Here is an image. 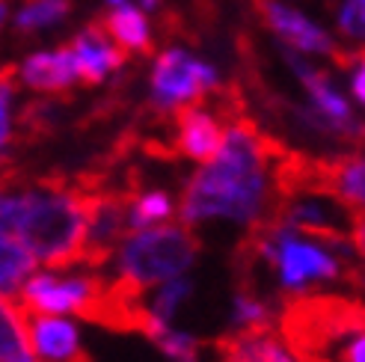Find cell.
Returning a JSON list of instances; mask_svg holds the SVG:
<instances>
[{
  "label": "cell",
  "mask_w": 365,
  "mask_h": 362,
  "mask_svg": "<svg viewBox=\"0 0 365 362\" xmlns=\"http://www.w3.org/2000/svg\"><path fill=\"white\" fill-rule=\"evenodd\" d=\"M285 152L255 119H232L217 157L199 167L185 185L175 205L178 223L196 229L208 220H232L247 232L267 223L277 205L270 172Z\"/></svg>",
  "instance_id": "cell-1"
},
{
  "label": "cell",
  "mask_w": 365,
  "mask_h": 362,
  "mask_svg": "<svg viewBox=\"0 0 365 362\" xmlns=\"http://www.w3.org/2000/svg\"><path fill=\"white\" fill-rule=\"evenodd\" d=\"M21 220L15 238L21 241L36 264L45 270H68L83 264L86 241V196L81 185L66 178H42L36 187L21 193Z\"/></svg>",
  "instance_id": "cell-2"
},
{
  "label": "cell",
  "mask_w": 365,
  "mask_h": 362,
  "mask_svg": "<svg viewBox=\"0 0 365 362\" xmlns=\"http://www.w3.org/2000/svg\"><path fill=\"white\" fill-rule=\"evenodd\" d=\"M247 247L252 259L264 262L273 270L279 291L288 297H306L312 288L348 276V262L339 259L330 244L321 238H309L273 217L250 229Z\"/></svg>",
  "instance_id": "cell-3"
},
{
  "label": "cell",
  "mask_w": 365,
  "mask_h": 362,
  "mask_svg": "<svg viewBox=\"0 0 365 362\" xmlns=\"http://www.w3.org/2000/svg\"><path fill=\"white\" fill-rule=\"evenodd\" d=\"M199 249L202 244L193 229L181 223L128 232L110 259L116 264V288L140 297L143 291H152L170 279L187 276L199 259Z\"/></svg>",
  "instance_id": "cell-4"
},
{
  "label": "cell",
  "mask_w": 365,
  "mask_h": 362,
  "mask_svg": "<svg viewBox=\"0 0 365 362\" xmlns=\"http://www.w3.org/2000/svg\"><path fill=\"white\" fill-rule=\"evenodd\" d=\"M21 303L30 315L53 318H101L107 312V285L93 274H63L42 270L21 285Z\"/></svg>",
  "instance_id": "cell-5"
},
{
  "label": "cell",
  "mask_w": 365,
  "mask_h": 362,
  "mask_svg": "<svg viewBox=\"0 0 365 362\" xmlns=\"http://www.w3.org/2000/svg\"><path fill=\"white\" fill-rule=\"evenodd\" d=\"M220 86L208 63L193 60L185 48H167L155 60L152 71V107L173 113L181 104L199 107L211 89Z\"/></svg>",
  "instance_id": "cell-6"
},
{
  "label": "cell",
  "mask_w": 365,
  "mask_h": 362,
  "mask_svg": "<svg viewBox=\"0 0 365 362\" xmlns=\"http://www.w3.org/2000/svg\"><path fill=\"white\" fill-rule=\"evenodd\" d=\"M259 15L264 18V24L285 39V48H300V51H312V53H327L333 57V63L339 68H354L356 63V51H339V45L327 36L321 27H315L309 18H303L300 12H294L291 6L279 4V0H262L255 4Z\"/></svg>",
  "instance_id": "cell-7"
},
{
  "label": "cell",
  "mask_w": 365,
  "mask_h": 362,
  "mask_svg": "<svg viewBox=\"0 0 365 362\" xmlns=\"http://www.w3.org/2000/svg\"><path fill=\"white\" fill-rule=\"evenodd\" d=\"M71 60H75V71L78 81L83 86H96L107 78V71L122 68L128 63V53L107 36V30L101 27V18L89 21L86 30H81L68 45Z\"/></svg>",
  "instance_id": "cell-8"
},
{
  "label": "cell",
  "mask_w": 365,
  "mask_h": 362,
  "mask_svg": "<svg viewBox=\"0 0 365 362\" xmlns=\"http://www.w3.org/2000/svg\"><path fill=\"white\" fill-rule=\"evenodd\" d=\"M173 122H175V152L185 155L196 164H208V160L217 157L223 146V134L226 128L217 116L205 113L202 107H193V104H181L173 110Z\"/></svg>",
  "instance_id": "cell-9"
},
{
  "label": "cell",
  "mask_w": 365,
  "mask_h": 362,
  "mask_svg": "<svg viewBox=\"0 0 365 362\" xmlns=\"http://www.w3.org/2000/svg\"><path fill=\"white\" fill-rule=\"evenodd\" d=\"M27 336L36 362H83V336L71 318L30 315Z\"/></svg>",
  "instance_id": "cell-10"
},
{
  "label": "cell",
  "mask_w": 365,
  "mask_h": 362,
  "mask_svg": "<svg viewBox=\"0 0 365 362\" xmlns=\"http://www.w3.org/2000/svg\"><path fill=\"white\" fill-rule=\"evenodd\" d=\"M18 78H21L30 89L36 93H68L78 81L75 71V60H71L68 45L51 51V53H30L24 60V66L18 68Z\"/></svg>",
  "instance_id": "cell-11"
},
{
  "label": "cell",
  "mask_w": 365,
  "mask_h": 362,
  "mask_svg": "<svg viewBox=\"0 0 365 362\" xmlns=\"http://www.w3.org/2000/svg\"><path fill=\"white\" fill-rule=\"evenodd\" d=\"M193 297V279L190 276H178L170 279L158 288H152L145 303H140L137 309V324L143 330L149 327H173V321L178 312L185 309V303Z\"/></svg>",
  "instance_id": "cell-12"
},
{
  "label": "cell",
  "mask_w": 365,
  "mask_h": 362,
  "mask_svg": "<svg viewBox=\"0 0 365 362\" xmlns=\"http://www.w3.org/2000/svg\"><path fill=\"white\" fill-rule=\"evenodd\" d=\"M101 27L107 30V36L128 53V51H137V53H149L155 51L152 42V33H149V21L137 6H119L110 15L101 18Z\"/></svg>",
  "instance_id": "cell-13"
},
{
  "label": "cell",
  "mask_w": 365,
  "mask_h": 362,
  "mask_svg": "<svg viewBox=\"0 0 365 362\" xmlns=\"http://www.w3.org/2000/svg\"><path fill=\"white\" fill-rule=\"evenodd\" d=\"M273 321H277V309L259 297L250 288H238L229 306V327L235 336H255V333H270Z\"/></svg>",
  "instance_id": "cell-14"
},
{
  "label": "cell",
  "mask_w": 365,
  "mask_h": 362,
  "mask_svg": "<svg viewBox=\"0 0 365 362\" xmlns=\"http://www.w3.org/2000/svg\"><path fill=\"white\" fill-rule=\"evenodd\" d=\"M0 362H36L27 336V315L12 300H0Z\"/></svg>",
  "instance_id": "cell-15"
},
{
  "label": "cell",
  "mask_w": 365,
  "mask_h": 362,
  "mask_svg": "<svg viewBox=\"0 0 365 362\" xmlns=\"http://www.w3.org/2000/svg\"><path fill=\"white\" fill-rule=\"evenodd\" d=\"M226 362H300L282 338L270 333L235 336L226 345Z\"/></svg>",
  "instance_id": "cell-16"
},
{
  "label": "cell",
  "mask_w": 365,
  "mask_h": 362,
  "mask_svg": "<svg viewBox=\"0 0 365 362\" xmlns=\"http://www.w3.org/2000/svg\"><path fill=\"white\" fill-rule=\"evenodd\" d=\"M36 259L18 238H0V300H12L36 274Z\"/></svg>",
  "instance_id": "cell-17"
},
{
  "label": "cell",
  "mask_w": 365,
  "mask_h": 362,
  "mask_svg": "<svg viewBox=\"0 0 365 362\" xmlns=\"http://www.w3.org/2000/svg\"><path fill=\"white\" fill-rule=\"evenodd\" d=\"M173 217H175V202L163 190L137 193L131 199V205H128V232L163 226V223H170Z\"/></svg>",
  "instance_id": "cell-18"
},
{
  "label": "cell",
  "mask_w": 365,
  "mask_h": 362,
  "mask_svg": "<svg viewBox=\"0 0 365 362\" xmlns=\"http://www.w3.org/2000/svg\"><path fill=\"white\" fill-rule=\"evenodd\" d=\"M152 338V345L167 356L170 362H202V353H199V338L187 330L173 327H149L143 330Z\"/></svg>",
  "instance_id": "cell-19"
},
{
  "label": "cell",
  "mask_w": 365,
  "mask_h": 362,
  "mask_svg": "<svg viewBox=\"0 0 365 362\" xmlns=\"http://www.w3.org/2000/svg\"><path fill=\"white\" fill-rule=\"evenodd\" d=\"M71 12V0H27V6L15 15V30L30 33L48 24H57Z\"/></svg>",
  "instance_id": "cell-20"
},
{
  "label": "cell",
  "mask_w": 365,
  "mask_h": 362,
  "mask_svg": "<svg viewBox=\"0 0 365 362\" xmlns=\"http://www.w3.org/2000/svg\"><path fill=\"white\" fill-rule=\"evenodd\" d=\"M53 125H57V104L53 101H27L24 110H21V131L30 137V140H39L45 134L53 131Z\"/></svg>",
  "instance_id": "cell-21"
},
{
  "label": "cell",
  "mask_w": 365,
  "mask_h": 362,
  "mask_svg": "<svg viewBox=\"0 0 365 362\" xmlns=\"http://www.w3.org/2000/svg\"><path fill=\"white\" fill-rule=\"evenodd\" d=\"M339 362H365V321L354 324L339 338Z\"/></svg>",
  "instance_id": "cell-22"
},
{
  "label": "cell",
  "mask_w": 365,
  "mask_h": 362,
  "mask_svg": "<svg viewBox=\"0 0 365 362\" xmlns=\"http://www.w3.org/2000/svg\"><path fill=\"white\" fill-rule=\"evenodd\" d=\"M339 30L351 39H365V0H348L339 12Z\"/></svg>",
  "instance_id": "cell-23"
},
{
  "label": "cell",
  "mask_w": 365,
  "mask_h": 362,
  "mask_svg": "<svg viewBox=\"0 0 365 362\" xmlns=\"http://www.w3.org/2000/svg\"><path fill=\"white\" fill-rule=\"evenodd\" d=\"M351 244L356 259H362L359 264H365V214H354V223H351Z\"/></svg>",
  "instance_id": "cell-24"
},
{
  "label": "cell",
  "mask_w": 365,
  "mask_h": 362,
  "mask_svg": "<svg viewBox=\"0 0 365 362\" xmlns=\"http://www.w3.org/2000/svg\"><path fill=\"white\" fill-rule=\"evenodd\" d=\"M356 75H354V95L365 104V48L356 51Z\"/></svg>",
  "instance_id": "cell-25"
},
{
  "label": "cell",
  "mask_w": 365,
  "mask_h": 362,
  "mask_svg": "<svg viewBox=\"0 0 365 362\" xmlns=\"http://www.w3.org/2000/svg\"><path fill=\"white\" fill-rule=\"evenodd\" d=\"M15 178H18V170H15V167H9V170L0 172V196H4V193L15 185Z\"/></svg>",
  "instance_id": "cell-26"
},
{
  "label": "cell",
  "mask_w": 365,
  "mask_h": 362,
  "mask_svg": "<svg viewBox=\"0 0 365 362\" xmlns=\"http://www.w3.org/2000/svg\"><path fill=\"white\" fill-rule=\"evenodd\" d=\"M348 276H351V282L359 288V291L365 294V264H359V267H354V270H348Z\"/></svg>",
  "instance_id": "cell-27"
},
{
  "label": "cell",
  "mask_w": 365,
  "mask_h": 362,
  "mask_svg": "<svg viewBox=\"0 0 365 362\" xmlns=\"http://www.w3.org/2000/svg\"><path fill=\"white\" fill-rule=\"evenodd\" d=\"M6 12H9V0H0V24L6 21Z\"/></svg>",
  "instance_id": "cell-28"
},
{
  "label": "cell",
  "mask_w": 365,
  "mask_h": 362,
  "mask_svg": "<svg viewBox=\"0 0 365 362\" xmlns=\"http://www.w3.org/2000/svg\"><path fill=\"white\" fill-rule=\"evenodd\" d=\"M158 4H160V0H143V6H145V9H155Z\"/></svg>",
  "instance_id": "cell-29"
},
{
  "label": "cell",
  "mask_w": 365,
  "mask_h": 362,
  "mask_svg": "<svg viewBox=\"0 0 365 362\" xmlns=\"http://www.w3.org/2000/svg\"><path fill=\"white\" fill-rule=\"evenodd\" d=\"M110 4H122V0H110Z\"/></svg>",
  "instance_id": "cell-30"
},
{
  "label": "cell",
  "mask_w": 365,
  "mask_h": 362,
  "mask_svg": "<svg viewBox=\"0 0 365 362\" xmlns=\"http://www.w3.org/2000/svg\"><path fill=\"white\" fill-rule=\"evenodd\" d=\"M252 4H262V0H252Z\"/></svg>",
  "instance_id": "cell-31"
}]
</instances>
